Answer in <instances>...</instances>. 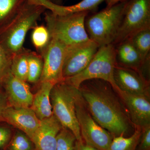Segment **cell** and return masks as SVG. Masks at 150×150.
<instances>
[{
	"mask_svg": "<svg viewBox=\"0 0 150 150\" xmlns=\"http://www.w3.org/2000/svg\"><path fill=\"white\" fill-rule=\"evenodd\" d=\"M88 109L97 123L113 137L126 134L129 120L123 105L110 83L100 79L85 81L79 88Z\"/></svg>",
	"mask_w": 150,
	"mask_h": 150,
	"instance_id": "obj_1",
	"label": "cell"
},
{
	"mask_svg": "<svg viewBox=\"0 0 150 150\" xmlns=\"http://www.w3.org/2000/svg\"><path fill=\"white\" fill-rule=\"evenodd\" d=\"M128 1L106 8L86 18L85 28L90 40L99 46L113 43L120 28Z\"/></svg>",
	"mask_w": 150,
	"mask_h": 150,
	"instance_id": "obj_2",
	"label": "cell"
},
{
	"mask_svg": "<svg viewBox=\"0 0 150 150\" xmlns=\"http://www.w3.org/2000/svg\"><path fill=\"white\" fill-rule=\"evenodd\" d=\"M45 10L25 0L5 28V49L9 54L13 56L22 50L26 34L36 26Z\"/></svg>",
	"mask_w": 150,
	"mask_h": 150,
	"instance_id": "obj_3",
	"label": "cell"
},
{
	"mask_svg": "<svg viewBox=\"0 0 150 150\" xmlns=\"http://www.w3.org/2000/svg\"><path fill=\"white\" fill-rule=\"evenodd\" d=\"M89 12L59 16L47 12L45 19L50 37L60 40L67 46L90 40L85 28V20Z\"/></svg>",
	"mask_w": 150,
	"mask_h": 150,
	"instance_id": "obj_4",
	"label": "cell"
},
{
	"mask_svg": "<svg viewBox=\"0 0 150 150\" xmlns=\"http://www.w3.org/2000/svg\"><path fill=\"white\" fill-rule=\"evenodd\" d=\"M79 89L64 81L54 85L50 99L53 115L63 127L69 130L77 141H82L77 118L76 101Z\"/></svg>",
	"mask_w": 150,
	"mask_h": 150,
	"instance_id": "obj_5",
	"label": "cell"
},
{
	"mask_svg": "<svg viewBox=\"0 0 150 150\" xmlns=\"http://www.w3.org/2000/svg\"><path fill=\"white\" fill-rule=\"evenodd\" d=\"M116 64L115 45L110 44L100 46L86 69L78 74L65 79L64 81L79 89L85 81L95 79L102 80L110 83L117 93L119 89L114 79V69Z\"/></svg>",
	"mask_w": 150,
	"mask_h": 150,
	"instance_id": "obj_6",
	"label": "cell"
},
{
	"mask_svg": "<svg viewBox=\"0 0 150 150\" xmlns=\"http://www.w3.org/2000/svg\"><path fill=\"white\" fill-rule=\"evenodd\" d=\"M76 110L81 136L85 143L100 150H109L113 136L93 119L79 91Z\"/></svg>",
	"mask_w": 150,
	"mask_h": 150,
	"instance_id": "obj_7",
	"label": "cell"
},
{
	"mask_svg": "<svg viewBox=\"0 0 150 150\" xmlns=\"http://www.w3.org/2000/svg\"><path fill=\"white\" fill-rule=\"evenodd\" d=\"M150 27V0H128L118 34L112 44L118 45L136 33Z\"/></svg>",
	"mask_w": 150,
	"mask_h": 150,
	"instance_id": "obj_8",
	"label": "cell"
},
{
	"mask_svg": "<svg viewBox=\"0 0 150 150\" xmlns=\"http://www.w3.org/2000/svg\"><path fill=\"white\" fill-rule=\"evenodd\" d=\"M67 46L60 40L51 38L43 49V68L40 83L49 82L56 84L64 81L63 69Z\"/></svg>",
	"mask_w": 150,
	"mask_h": 150,
	"instance_id": "obj_9",
	"label": "cell"
},
{
	"mask_svg": "<svg viewBox=\"0 0 150 150\" xmlns=\"http://www.w3.org/2000/svg\"><path fill=\"white\" fill-rule=\"evenodd\" d=\"M99 47L91 40L67 46L63 69L64 79L76 76L86 69Z\"/></svg>",
	"mask_w": 150,
	"mask_h": 150,
	"instance_id": "obj_10",
	"label": "cell"
},
{
	"mask_svg": "<svg viewBox=\"0 0 150 150\" xmlns=\"http://www.w3.org/2000/svg\"><path fill=\"white\" fill-rule=\"evenodd\" d=\"M40 121L30 108L8 106L2 118V122L22 131L31 140L39 128Z\"/></svg>",
	"mask_w": 150,
	"mask_h": 150,
	"instance_id": "obj_11",
	"label": "cell"
},
{
	"mask_svg": "<svg viewBox=\"0 0 150 150\" xmlns=\"http://www.w3.org/2000/svg\"><path fill=\"white\" fill-rule=\"evenodd\" d=\"M114 79L119 90L134 95L148 96L149 81L137 71L116 64Z\"/></svg>",
	"mask_w": 150,
	"mask_h": 150,
	"instance_id": "obj_12",
	"label": "cell"
},
{
	"mask_svg": "<svg viewBox=\"0 0 150 150\" xmlns=\"http://www.w3.org/2000/svg\"><path fill=\"white\" fill-rule=\"evenodd\" d=\"M9 106L16 108H30L33 94L27 82L10 74L2 83Z\"/></svg>",
	"mask_w": 150,
	"mask_h": 150,
	"instance_id": "obj_13",
	"label": "cell"
},
{
	"mask_svg": "<svg viewBox=\"0 0 150 150\" xmlns=\"http://www.w3.org/2000/svg\"><path fill=\"white\" fill-rule=\"evenodd\" d=\"M117 93L127 106L134 124L142 128L150 126V102L148 96L129 94L120 90Z\"/></svg>",
	"mask_w": 150,
	"mask_h": 150,
	"instance_id": "obj_14",
	"label": "cell"
},
{
	"mask_svg": "<svg viewBox=\"0 0 150 150\" xmlns=\"http://www.w3.org/2000/svg\"><path fill=\"white\" fill-rule=\"evenodd\" d=\"M62 128L54 115L40 120L39 128L31 140L35 150H56L57 136Z\"/></svg>",
	"mask_w": 150,
	"mask_h": 150,
	"instance_id": "obj_15",
	"label": "cell"
},
{
	"mask_svg": "<svg viewBox=\"0 0 150 150\" xmlns=\"http://www.w3.org/2000/svg\"><path fill=\"white\" fill-rule=\"evenodd\" d=\"M115 46L117 64L140 73L145 62L130 40L127 39Z\"/></svg>",
	"mask_w": 150,
	"mask_h": 150,
	"instance_id": "obj_16",
	"label": "cell"
},
{
	"mask_svg": "<svg viewBox=\"0 0 150 150\" xmlns=\"http://www.w3.org/2000/svg\"><path fill=\"white\" fill-rule=\"evenodd\" d=\"M104 1L105 0H82L75 4L68 6L56 4L49 0H37V4L54 14L65 16L95 11Z\"/></svg>",
	"mask_w": 150,
	"mask_h": 150,
	"instance_id": "obj_17",
	"label": "cell"
},
{
	"mask_svg": "<svg viewBox=\"0 0 150 150\" xmlns=\"http://www.w3.org/2000/svg\"><path fill=\"white\" fill-rule=\"evenodd\" d=\"M54 85L49 82H41L40 88L33 95L30 108L40 120L49 118L53 115L50 95Z\"/></svg>",
	"mask_w": 150,
	"mask_h": 150,
	"instance_id": "obj_18",
	"label": "cell"
},
{
	"mask_svg": "<svg viewBox=\"0 0 150 150\" xmlns=\"http://www.w3.org/2000/svg\"><path fill=\"white\" fill-rule=\"evenodd\" d=\"M129 39L144 62L150 58V27L138 31Z\"/></svg>",
	"mask_w": 150,
	"mask_h": 150,
	"instance_id": "obj_19",
	"label": "cell"
},
{
	"mask_svg": "<svg viewBox=\"0 0 150 150\" xmlns=\"http://www.w3.org/2000/svg\"><path fill=\"white\" fill-rule=\"evenodd\" d=\"M28 51L22 50L12 56L11 74L19 79L27 82L28 76Z\"/></svg>",
	"mask_w": 150,
	"mask_h": 150,
	"instance_id": "obj_20",
	"label": "cell"
},
{
	"mask_svg": "<svg viewBox=\"0 0 150 150\" xmlns=\"http://www.w3.org/2000/svg\"><path fill=\"white\" fill-rule=\"evenodd\" d=\"M142 131L141 128L138 127L131 137L126 138L121 135L113 137L109 150H136Z\"/></svg>",
	"mask_w": 150,
	"mask_h": 150,
	"instance_id": "obj_21",
	"label": "cell"
},
{
	"mask_svg": "<svg viewBox=\"0 0 150 150\" xmlns=\"http://www.w3.org/2000/svg\"><path fill=\"white\" fill-rule=\"evenodd\" d=\"M18 131L13 133L12 137L5 150H35L33 142L26 134Z\"/></svg>",
	"mask_w": 150,
	"mask_h": 150,
	"instance_id": "obj_22",
	"label": "cell"
},
{
	"mask_svg": "<svg viewBox=\"0 0 150 150\" xmlns=\"http://www.w3.org/2000/svg\"><path fill=\"white\" fill-rule=\"evenodd\" d=\"M27 81L35 83L40 80L43 68V59L38 54L28 52Z\"/></svg>",
	"mask_w": 150,
	"mask_h": 150,
	"instance_id": "obj_23",
	"label": "cell"
},
{
	"mask_svg": "<svg viewBox=\"0 0 150 150\" xmlns=\"http://www.w3.org/2000/svg\"><path fill=\"white\" fill-rule=\"evenodd\" d=\"M76 141L74 134L63 127L57 136L56 150H74Z\"/></svg>",
	"mask_w": 150,
	"mask_h": 150,
	"instance_id": "obj_24",
	"label": "cell"
},
{
	"mask_svg": "<svg viewBox=\"0 0 150 150\" xmlns=\"http://www.w3.org/2000/svg\"><path fill=\"white\" fill-rule=\"evenodd\" d=\"M33 28L31 40L33 45L37 49H44L51 39L48 29L43 25L35 26Z\"/></svg>",
	"mask_w": 150,
	"mask_h": 150,
	"instance_id": "obj_25",
	"label": "cell"
},
{
	"mask_svg": "<svg viewBox=\"0 0 150 150\" xmlns=\"http://www.w3.org/2000/svg\"><path fill=\"white\" fill-rule=\"evenodd\" d=\"M25 0H0V21L11 18Z\"/></svg>",
	"mask_w": 150,
	"mask_h": 150,
	"instance_id": "obj_26",
	"label": "cell"
},
{
	"mask_svg": "<svg viewBox=\"0 0 150 150\" xmlns=\"http://www.w3.org/2000/svg\"><path fill=\"white\" fill-rule=\"evenodd\" d=\"M12 56L0 43V84L11 73Z\"/></svg>",
	"mask_w": 150,
	"mask_h": 150,
	"instance_id": "obj_27",
	"label": "cell"
},
{
	"mask_svg": "<svg viewBox=\"0 0 150 150\" xmlns=\"http://www.w3.org/2000/svg\"><path fill=\"white\" fill-rule=\"evenodd\" d=\"M10 125H0V149L6 147L12 137L13 131Z\"/></svg>",
	"mask_w": 150,
	"mask_h": 150,
	"instance_id": "obj_28",
	"label": "cell"
},
{
	"mask_svg": "<svg viewBox=\"0 0 150 150\" xmlns=\"http://www.w3.org/2000/svg\"><path fill=\"white\" fill-rule=\"evenodd\" d=\"M142 129L137 150H150V126Z\"/></svg>",
	"mask_w": 150,
	"mask_h": 150,
	"instance_id": "obj_29",
	"label": "cell"
},
{
	"mask_svg": "<svg viewBox=\"0 0 150 150\" xmlns=\"http://www.w3.org/2000/svg\"><path fill=\"white\" fill-rule=\"evenodd\" d=\"M8 106L4 89L2 85L0 84V122H2V118L4 111Z\"/></svg>",
	"mask_w": 150,
	"mask_h": 150,
	"instance_id": "obj_30",
	"label": "cell"
},
{
	"mask_svg": "<svg viewBox=\"0 0 150 150\" xmlns=\"http://www.w3.org/2000/svg\"><path fill=\"white\" fill-rule=\"evenodd\" d=\"M74 150H100L96 148L87 144L83 141H76Z\"/></svg>",
	"mask_w": 150,
	"mask_h": 150,
	"instance_id": "obj_31",
	"label": "cell"
},
{
	"mask_svg": "<svg viewBox=\"0 0 150 150\" xmlns=\"http://www.w3.org/2000/svg\"><path fill=\"white\" fill-rule=\"evenodd\" d=\"M128 0H105L106 4V8H109L115 5L118 3L125 1Z\"/></svg>",
	"mask_w": 150,
	"mask_h": 150,
	"instance_id": "obj_32",
	"label": "cell"
},
{
	"mask_svg": "<svg viewBox=\"0 0 150 150\" xmlns=\"http://www.w3.org/2000/svg\"><path fill=\"white\" fill-rule=\"evenodd\" d=\"M49 1L54 3V4L60 5H62V3H63V0H49Z\"/></svg>",
	"mask_w": 150,
	"mask_h": 150,
	"instance_id": "obj_33",
	"label": "cell"
}]
</instances>
